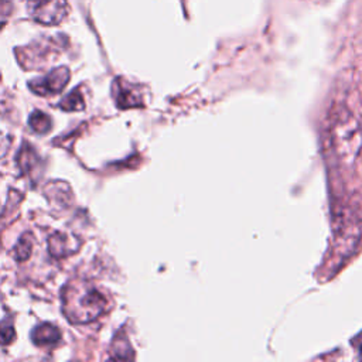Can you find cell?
Listing matches in <instances>:
<instances>
[{
	"label": "cell",
	"instance_id": "obj_1",
	"mask_svg": "<svg viewBox=\"0 0 362 362\" xmlns=\"http://www.w3.org/2000/svg\"><path fill=\"white\" fill-rule=\"evenodd\" d=\"M64 313L74 324H85L105 313V296L88 284H69L62 294Z\"/></svg>",
	"mask_w": 362,
	"mask_h": 362
},
{
	"label": "cell",
	"instance_id": "obj_2",
	"mask_svg": "<svg viewBox=\"0 0 362 362\" xmlns=\"http://www.w3.org/2000/svg\"><path fill=\"white\" fill-rule=\"evenodd\" d=\"M331 140L337 157L344 164H351L362 147V132L348 109L335 112L331 120Z\"/></svg>",
	"mask_w": 362,
	"mask_h": 362
},
{
	"label": "cell",
	"instance_id": "obj_3",
	"mask_svg": "<svg viewBox=\"0 0 362 362\" xmlns=\"http://www.w3.org/2000/svg\"><path fill=\"white\" fill-rule=\"evenodd\" d=\"M28 13L35 21L52 25L66 16L68 4L66 0H28Z\"/></svg>",
	"mask_w": 362,
	"mask_h": 362
},
{
	"label": "cell",
	"instance_id": "obj_4",
	"mask_svg": "<svg viewBox=\"0 0 362 362\" xmlns=\"http://www.w3.org/2000/svg\"><path fill=\"white\" fill-rule=\"evenodd\" d=\"M69 81V69L66 66H59L52 69L44 78L30 82V88L38 95H48L61 92Z\"/></svg>",
	"mask_w": 362,
	"mask_h": 362
},
{
	"label": "cell",
	"instance_id": "obj_5",
	"mask_svg": "<svg viewBox=\"0 0 362 362\" xmlns=\"http://www.w3.org/2000/svg\"><path fill=\"white\" fill-rule=\"evenodd\" d=\"M113 96L116 100V105L120 109L134 107L141 105V95L136 89L134 85L126 82L122 78H117L113 83Z\"/></svg>",
	"mask_w": 362,
	"mask_h": 362
},
{
	"label": "cell",
	"instance_id": "obj_6",
	"mask_svg": "<svg viewBox=\"0 0 362 362\" xmlns=\"http://www.w3.org/2000/svg\"><path fill=\"white\" fill-rule=\"evenodd\" d=\"M78 247L79 242L64 232H57L48 239V252L57 259H62L75 253Z\"/></svg>",
	"mask_w": 362,
	"mask_h": 362
},
{
	"label": "cell",
	"instance_id": "obj_7",
	"mask_svg": "<svg viewBox=\"0 0 362 362\" xmlns=\"http://www.w3.org/2000/svg\"><path fill=\"white\" fill-rule=\"evenodd\" d=\"M59 339H61V332L58 327H55L51 322L41 324L33 331V341L38 346L55 345Z\"/></svg>",
	"mask_w": 362,
	"mask_h": 362
},
{
	"label": "cell",
	"instance_id": "obj_8",
	"mask_svg": "<svg viewBox=\"0 0 362 362\" xmlns=\"http://www.w3.org/2000/svg\"><path fill=\"white\" fill-rule=\"evenodd\" d=\"M16 160H17L21 171H24V173H34L37 170V165L40 164V157L37 156L35 150L28 143H24L21 146V148L17 153Z\"/></svg>",
	"mask_w": 362,
	"mask_h": 362
},
{
	"label": "cell",
	"instance_id": "obj_9",
	"mask_svg": "<svg viewBox=\"0 0 362 362\" xmlns=\"http://www.w3.org/2000/svg\"><path fill=\"white\" fill-rule=\"evenodd\" d=\"M33 245H34L33 235L28 233V232L24 233V235L18 239V242L14 245V247H13V257H14L17 262L27 260V259L31 256Z\"/></svg>",
	"mask_w": 362,
	"mask_h": 362
},
{
	"label": "cell",
	"instance_id": "obj_10",
	"mask_svg": "<svg viewBox=\"0 0 362 362\" xmlns=\"http://www.w3.org/2000/svg\"><path fill=\"white\" fill-rule=\"evenodd\" d=\"M28 124L35 133L45 134L51 130L52 120L47 113H44L41 110H34L28 117Z\"/></svg>",
	"mask_w": 362,
	"mask_h": 362
},
{
	"label": "cell",
	"instance_id": "obj_11",
	"mask_svg": "<svg viewBox=\"0 0 362 362\" xmlns=\"http://www.w3.org/2000/svg\"><path fill=\"white\" fill-rule=\"evenodd\" d=\"M59 107L62 110L66 112H76V110H82L85 107L83 103V98L79 89H74L69 95H66L61 102H59Z\"/></svg>",
	"mask_w": 362,
	"mask_h": 362
},
{
	"label": "cell",
	"instance_id": "obj_12",
	"mask_svg": "<svg viewBox=\"0 0 362 362\" xmlns=\"http://www.w3.org/2000/svg\"><path fill=\"white\" fill-rule=\"evenodd\" d=\"M112 358L113 359H133V351L126 341V338L116 337L112 345Z\"/></svg>",
	"mask_w": 362,
	"mask_h": 362
},
{
	"label": "cell",
	"instance_id": "obj_13",
	"mask_svg": "<svg viewBox=\"0 0 362 362\" xmlns=\"http://www.w3.org/2000/svg\"><path fill=\"white\" fill-rule=\"evenodd\" d=\"M14 338V327L13 322L6 318L0 321V344H8Z\"/></svg>",
	"mask_w": 362,
	"mask_h": 362
},
{
	"label": "cell",
	"instance_id": "obj_14",
	"mask_svg": "<svg viewBox=\"0 0 362 362\" xmlns=\"http://www.w3.org/2000/svg\"><path fill=\"white\" fill-rule=\"evenodd\" d=\"M10 143H11V139L8 136L0 133V157H3L7 153Z\"/></svg>",
	"mask_w": 362,
	"mask_h": 362
},
{
	"label": "cell",
	"instance_id": "obj_15",
	"mask_svg": "<svg viewBox=\"0 0 362 362\" xmlns=\"http://www.w3.org/2000/svg\"><path fill=\"white\" fill-rule=\"evenodd\" d=\"M354 344L356 345V348H358V351H359V355H361V358H362V332L355 338Z\"/></svg>",
	"mask_w": 362,
	"mask_h": 362
}]
</instances>
